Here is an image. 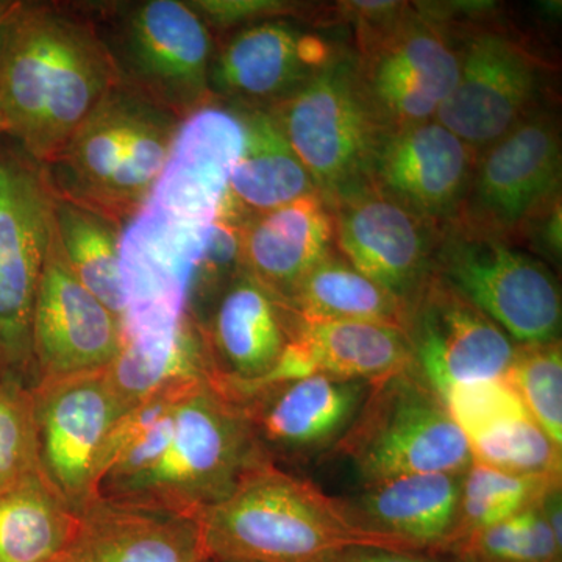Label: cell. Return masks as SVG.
I'll return each mask as SVG.
<instances>
[{
  "instance_id": "obj_1",
  "label": "cell",
  "mask_w": 562,
  "mask_h": 562,
  "mask_svg": "<svg viewBox=\"0 0 562 562\" xmlns=\"http://www.w3.org/2000/svg\"><path fill=\"white\" fill-rule=\"evenodd\" d=\"M120 85L81 7L18 3L0 46L5 135L47 165Z\"/></svg>"
},
{
  "instance_id": "obj_2",
  "label": "cell",
  "mask_w": 562,
  "mask_h": 562,
  "mask_svg": "<svg viewBox=\"0 0 562 562\" xmlns=\"http://www.w3.org/2000/svg\"><path fill=\"white\" fill-rule=\"evenodd\" d=\"M195 520L214 561L314 562L351 543L383 546L353 530L335 497L269 460Z\"/></svg>"
},
{
  "instance_id": "obj_3",
  "label": "cell",
  "mask_w": 562,
  "mask_h": 562,
  "mask_svg": "<svg viewBox=\"0 0 562 562\" xmlns=\"http://www.w3.org/2000/svg\"><path fill=\"white\" fill-rule=\"evenodd\" d=\"M266 460L241 406L209 379H198L181 395L171 438L160 457L144 471L102 487L99 501L195 519Z\"/></svg>"
},
{
  "instance_id": "obj_4",
  "label": "cell",
  "mask_w": 562,
  "mask_h": 562,
  "mask_svg": "<svg viewBox=\"0 0 562 562\" xmlns=\"http://www.w3.org/2000/svg\"><path fill=\"white\" fill-rule=\"evenodd\" d=\"M105 44L117 80L180 120L213 103V32L181 0L81 7Z\"/></svg>"
},
{
  "instance_id": "obj_5",
  "label": "cell",
  "mask_w": 562,
  "mask_h": 562,
  "mask_svg": "<svg viewBox=\"0 0 562 562\" xmlns=\"http://www.w3.org/2000/svg\"><path fill=\"white\" fill-rule=\"evenodd\" d=\"M328 209L368 190L387 128L362 90L355 52L344 49L294 94L268 109Z\"/></svg>"
},
{
  "instance_id": "obj_6",
  "label": "cell",
  "mask_w": 562,
  "mask_h": 562,
  "mask_svg": "<svg viewBox=\"0 0 562 562\" xmlns=\"http://www.w3.org/2000/svg\"><path fill=\"white\" fill-rule=\"evenodd\" d=\"M331 457L349 462L361 484L412 473H464L473 462L446 402L412 369L372 383Z\"/></svg>"
},
{
  "instance_id": "obj_7",
  "label": "cell",
  "mask_w": 562,
  "mask_h": 562,
  "mask_svg": "<svg viewBox=\"0 0 562 562\" xmlns=\"http://www.w3.org/2000/svg\"><path fill=\"white\" fill-rule=\"evenodd\" d=\"M484 9L458 22L441 21L457 43L460 76L435 116L476 154L546 105L547 63L519 33L482 14Z\"/></svg>"
},
{
  "instance_id": "obj_8",
  "label": "cell",
  "mask_w": 562,
  "mask_h": 562,
  "mask_svg": "<svg viewBox=\"0 0 562 562\" xmlns=\"http://www.w3.org/2000/svg\"><path fill=\"white\" fill-rule=\"evenodd\" d=\"M54 199L44 166L13 139L0 140V379L31 390L38 384L33 306L54 232Z\"/></svg>"
},
{
  "instance_id": "obj_9",
  "label": "cell",
  "mask_w": 562,
  "mask_h": 562,
  "mask_svg": "<svg viewBox=\"0 0 562 562\" xmlns=\"http://www.w3.org/2000/svg\"><path fill=\"white\" fill-rule=\"evenodd\" d=\"M435 273L502 328L516 346L561 339L560 283L546 262L517 244L443 225Z\"/></svg>"
},
{
  "instance_id": "obj_10",
  "label": "cell",
  "mask_w": 562,
  "mask_h": 562,
  "mask_svg": "<svg viewBox=\"0 0 562 562\" xmlns=\"http://www.w3.org/2000/svg\"><path fill=\"white\" fill-rule=\"evenodd\" d=\"M560 121L546 105L476 154L453 224L517 244L532 220L561 201Z\"/></svg>"
},
{
  "instance_id": "obj_11",
  "label": "cell",
  "mask_w": 562,
  "mask_h": 562,
  "mask_svg": "<svg viewBox=\"0 0 562 562\" xmlns=\"http://www.w3.org/2000/svg\"><path fill=\"white\" fill-rule=\"evenodd\" d=\"M358 76L387 128L435 120L460 76L452 33L420 5L409 7L375 31L357 36Z\"/></svg>"
},
{
  "instance_id": "obj_12",
  "label": "cell",
  "mask_w": 562,
  "mask_h": 562,
  "mask_svg": "<svg viewBox=\"0 0 562 562\" xmlns=\"http://www.w3.org/2000/svg\"><path fill=\"white\" fill-rule=\"evenodd\" d=\"M40 472L81 516L99 501V465L125 406L106 369L43 380L32 390Z\"/></svg>"
},
{
  "instance_id": "obj_13",
  "label": "cell",
  "mask_w": 562,
  "mask_h": 562,
  "mask_svg": "<svg viewBox=\"0 0 562 562\" xmlns=\"http://www.w3.org/2000/svg\"><path fill=\"white\" fill-rule=\"evenodd\" d=\"M412 371L446 398L454 387L505 376L517 346L464 295L432 272L406 305Z\"/></svg>"
},
{
  "instance_id": "obj_14",
  "label": "cell",
  "mask_w": 562,
  "mask_h": 562,
  "mask_svg": "<svg viewBox=\"0 0 562 562\" xmlns=\"http://www.w3.org/2000/svg\"><path fill=\"white\" fill-rule=\"evenodd\" d=\"M371 390L372 383L312 372L227 397L241 406L269 460L305 464L331 457Z\"/></svg>"
},
{
  "instance_id": "obj_15",
  "label": "cell",
  "mask_w": 562,
  "mask_h": 562,
  "mask_svg": "<svg viewBox=\"0 0 562 562\" xmlns=\"http://www.w3.org/2000/svg\"><path fill=\"white\" fill-rule=\"evenodd\" d=\"M341 50L291 18L236 29L214 47L211 95L224 105L269 109L294 94Z\"/></svg>"
},
{
  "instance_id": "obj_16",
  "label": "cell",
  "mask_w": 562,
  "mask_h": 562,
  "mask_svg": "<svg viewBox=\"0 0 562 562\" xmlns=\"http://www.w3.org/2000/svg\"><path fill=\"white\" fill-rule=\"evenodd\" d=\"M124 344V321L77 279L52 232L32 316L38 383L102 371L116 360Z\"/></svg>"
},
{
  "instance_id": "obj_17",
  "label": "cell",
  "mask_w": 562,
  "mask_h": 562,
  "mask_svg": "<svg viewBox=\"0 0 562 562\" xmlns=\"http://www.w3.org/2000/svg\"><path fill=\"white\" fill-rule=\"evenodd\" d=\"M198 324L209 380L225 395L272 382L294 339V314L244 269L217 292Z\"/></svg>"
},
{
  "instance_id": "obj_18",
  "label": "cell",
  "mask_w": 562,
  "mask_h": 562,
  "mask_svg": "<svg viewBox=\"0 0 562 562\" xmlns=\"http://www.w3.org/2000/svg\"><path fill=\"white\" fill-rule=\"evenodd\" d=\"M335 249L408 305L435 272L441 227L368 188L331 206Z\"/></svg>"
},
{
  "instance_id": "obj_19",
  "label": "cell",
  "mask_w": 562,
  "mask_h": 562,
  "mask_svg": "<svg viewBox=\"0 0 562 562\" xmlns=\"http://www.w3.org/2000/svg\"><path fill=\"white\" fill-rule=\"evenodd\" d=\"M476 151L436 120L384 133L369 187L414 216L443 227L457 217Z\"/></svg>"
},
{
  "instance_id": "obj_20",
  "label": "cell",
  "mask_w": 562,
  "mask_h": 562,
  "mask_svg": "<svg viewBox=\"0 0 562 562\" xmlns=\"http://www.w3.org/2000/svg\"><path fill=\"white\" fill-rule=\"evenodd\" d=\"M244 146L238 114L213 102L181 121L171 154L143 206L210 227L220 216Z\"/></svg>"
},
{
  "instance_id": "obj_21",
  "label": "cell",
  "mask_w": 562,
  "mask_h": 562,
  "mask_svg": "<svg viewBox=\"0 0 562 562\" xmlns=\"http://www.w3.org/2000/svg\"><path fill=\"white\" fill-rule=\"evenodd\" d=\"M462 473H412L335 497L353 530L383 546L453 552Z\"/></svg>"
},
{
  "instance_id": "obj_22",
  "label": "cell",
  "mask_w": 562,
  "mask_h": 562,
  "mask_svg": "<svg viewBox=\"0 0 562 562\" xmlns=\"http://www.w3.org/2000/svg\"><path fill=\"white\" fill-rule=\"evenodd\" d=\"M79 517L57 562H209L194 517L102 498Z\"/></svg>"
},
{
  "instance_id": "obj_23",
  "label": "cell",
  "mask_w": 562,
  "mask_h": 562,
  "mask_svg": "<svg viewBox=\"0 0 562 562\" xmlns=\"http://www.w3.org/2000/svg\"><path fill=\"white\" fill-rule=\"evenodd\" d=\"M333 251L331 210L317 194L254 214L243 224V269L281 302Z\"/></svg>"
},
{
  "instance_id": "obj_24",
  "label": "cell",
  "mask_w": 562,
  "mask_h": 562,
  "mask_svg": "<svg viewBox=\"0 0 562 562\" xmlns=\"http://www.w3.org/2000/svg\"><path fill=\"white\" fill-rule=\"evenodd\" d=\"M147 99L117 85L47 165L55 194L102 211L103 199L138 127Z\"/></svg>"
},
{
  "instance_id": "obj_25",
  "label": "cell",
  "mask_w": 562,
  "mask_h": 562,
  "mask_svg": "<svg viewBox=\"0 0 562 562\" xmlns=\"http://www.w3.org/2000/svg\"><path fill=\"white\" fill-rule=\"evenodd\" d=\"M231 106L244 128V146L228 181L221 211L246 221L317 194L273 114L262 106Z\"/></svg>"
},
{
  "instance_id": "obj_26",
  "label": "cell",
  "mask_w": 562,
  "mask_h": 562,
  "mask_svg": "<svg viewBox=\"0 0 562 562\" xmlns=\"http://www.w3.org/2000/svg\"><path fill=\"white\" fill-rule=\"evenodd\" d=\"M292 344L312 372L338 379L376 383L412 368L405 331L391 325L306 321L294 314Z\"/></svg>"
},
{
  "instance_id": "obj_27",
  "label": "cell",
  "mask_w": 562,
  "mask_h": 562,
  "mask_svg": "<svg viewBox=\"0 0 562 562\" xmlns=\"http://www.w3.org/2000/svg\"><path fill=\"white\" fill-rule=\"evenodd\" d=\"M106 375L128 409L166 384L210 379L201 325L187 312L171 328L128 336Z\"/></svg>"
},
{
  "instance_id": "obj_28",
  "label": "cell",
  "mask_w": 562,
  "mask_h": 562,
  "mask_svg": "<svg viewBox=\"0 0 562 562\" xmlns=\"http://www.w3.org/2000/svg\"><path fill=\"white\" fill-rule=\"evenodd\" d=\"M79 525L41 473L27 476L0 492V562H57Z\"/></svg>"
},
{
  "instance_id": "obj_29",
  "label": "cell",
  "mask_w": 562,
  "mask_h": 562,
  "mask_svg": "<svg viewBox=\"0 0 562 562\" xmlns=\"http://www.w3.org/2000/svg\"><path fill=\"white\" fill-rule=\"evenodd\" d=\"M306 321L372 322L403 330L406 306L333 251L283 302Z\"/></svg>"
},
{
  "instance_id": "obj_30",
  "label": "cell",
  "mask_w": 562,
  "mask_h": 562,
  "mask_svg": "<svg viewBox=\"0 0 562 562\" xmlns=\"http://www.w3.org/2000/svg\"><path fill=\"white\" fill-rule=\"evenodd\" d=\"M124 224L102 211L55 194L54 232L69 268L111 312L125 319L120 243Z\"/></svg>"
},
{
  "instance_id": "obj_31",
  "label": "cell",
  "mask_w": 562,
  "mask_h": 562,
  "mask_svg": "<svg viewBox=\"0 0 562 562\" xmlns=\"http://www.w3.org/2000/svg\"><path fill=\"white\" fill-rule=\"evenodd\" d=\"M562 476H527L473 461L462 473L458 543L542 501ZM454 546V547H457Z\"/></svg>"
},
{
  "instance_id": "obj_32",
  "label": "cell",
  "mask_w": 562,
  "mask_h": 562,
  "mask_svg": "<svg viewBox=\"0 0 562 562\" xmlns=\"http://www.w3.org/2000/svg\"><path fill=\"white\" fill-rule=\"evenodd\" d=\"M473 461L527 476H562V449L530 414L508 417L468 439Z\"/></svg>"
},
{
  "instance_id": "obj_33",
  "label": "cell",
  "mask_w": 562,
  "mask_h": 562,
  "mask_svg": "<svg viewBox=\"0 0 562 562\" xmlns=\"http://www.w3.org/2000/svg\"><path fill=\"white\" fill-rule=\"evenodd\" d=\"M541 503L473 532L453 553L462 562H562V542L554 538Z\"/></svg>"
},
{
  "instance_id": "obj_34",
  "label": "cell",
  "mask_w": 562,
  "mask_h": 562,
  "mask_svg": "<svg viewBox=\"0 0 562 562\" xmlns=\"http://www.w3.org/2000/svg\"><path fill=\"white\" fill-rule=\"evenodd\" d=\"M503 379L519 395L532 420L562 449L561 339L517 346Z\"/></svg>"
},
{
  "instance_id": "obj_35",
  "label": "cell",
  "mask_w": 562,
  "mask_h": 562,
  "mask_svg": "<svg viewBox=\"0 0 562 562\" xmlns=\"http://www.w3.org/2000/svg\"><path fill=\"white\" fill-rule=\"evenodd\" d=\"M40 472L31 387L0 379V492Z\"/></svg>"
},
{
  "instance_id": "obj_36",
  "label": "cell",
  "mask_w": 562,
  "mask_h": 562,
  "mask_svg": "<svg viewBox=\"0 0 562 562\" xmlns=\"http://www.w3.org/2000/svg\"><path fill=\"white\" fill-rule=\"evenodd\" d=\"M443 402L465 439L486 430L498 420L528 414L519 395L503 376L454 387Z\"/></svg>"
},
{
  "instance_id": "obj_37",
  "label": "cell",
  "mask_w": 562,
  "mask_h": 562,
  "mask_svg": "<svg viewBox=\"0 0 562 562\" xmlns=\"http://www.w3.org/2000/svg\"><path fill=\"white\" fill-rule=\"evenodd\" d=\"M190 7L211 32H232L276 18H294L302 7L277 0H192Z\"/></svg>"
},
{
  "instance_id": "obj_38",
  "label": "cell",
  "mask_w": 562,
  "mask_h": 562,
  "mask_svg": "<svg viewBox=\"0 0 562 562\" xmlns=\"http://www.w3.org/2000/svg\"><path fill=\"white\" fill-rule=\"evenodd\" d=\"M314 562H462L453 552L398 549V547L351 543L324 554Z\"/></svg>"
},
{
  "instance_id": "obj_39",
  "label": "cell",
  "mask_w": 562,
  "mask_h": 562,
  "mask_svg": "<svg viewBox=\"0 0 562 562\" xmlns=\"http://www.w3.org/2000/svg\"><path fill=\"white\" fill-rule=\"evenodd\" d=\"M18 3L20 2H7V0H0V46H2L7 25H9L11 16H13L14 10H16Z\"/></svg>"
},
{
  "instance_id": "obj_40",
  "label": "cell",
  "mask_w": 562,
  "mask_h": 562,
  "mask_svg": "<svg viewBox=\"0 0 562 562\" xmlns=\"http://www.w3.org/2000/svg\"><path fill=\"white\" fill-rule=\"evenodd\" d=\"M5 135V124H3L2 113H0V138Z\"/></svg>"
},
{
  "instance_id": "obj_41",
  "label": "cell",
  "mask_w": 562,
  "mask_h": 562,
  "mask_svg": "<svg viewBox=\"0 0 562 562\" xmlns=\"http://www.w3.org/2000/svg\"><path fill=\"white\" fill-rule=\"evenodd\" d=\"M209 562H231V561H214V560H209Z\"/></svg>"
}]
</instances>
